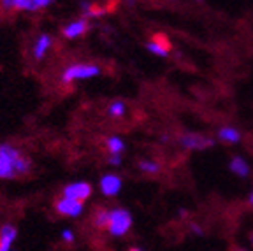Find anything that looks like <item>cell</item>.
Masks as SVG:
<instances>
[{
    "label": "cell",
    "instance_id": "603a6c76",
    "mask_svg": "<svg viewBox=\"0 0 253 251\" xmlns=\"http://www.w3.org/2000/svg\"><path fill=\"white\" fill-rule=\"evenodd\" d=\"M128 251H144V250H141V248H130Z\"/></svg>",
    "mask_w": 253,
    "mask_h": 251
},
{
    "label": "cell",
    "instance_id": "2e32d148",
    "mask_svg": "<svg viewBox=\"0 0 253 251\" xmlns=\"http://www.w3.org/2000/svg\"><path fill=\"white\" fill-rule=\"evenodd\" d=\"M107 113H109V116H113V118H122L123 114L126 113V106L123 100H113V102L107 106Z\"/></svg>",
    "mask_w": 253,
    "mask_h": 251
},
{
    "label": "cell",
    "instance_id": "7a4b0ae2",
    "mask_svg": "<svg viewBox=\"0 0 253 251\" xmlns=\"http://www.w3.org/2000/svg\"><path fill=\"white\" fill-rule=\"evenodd\" d=\"M134 218H132L130 211L123 208H115L109 211V221H107V234L113 237H122L128 234L132 228Z\"/></svg>",
    "mask_w": 253,
    "mask_h": 251
},
{
    "label": "cell",
    "instance_id": "44dd1931",
    "mask_svg": "<svg viewBox=\"0 0 253 251\" xmlns=\"http://www.w3.org/2000/svg\"><path fill=\"white\" fill-rule=\"evenodd\" d=\"M107 162H109L111 167H118V165H122V155H109Z\"/></svg>",
    "mask_w": 253,
    "mask_h": 251
},
{
    "label": "cell",
    "instance_id": "9a60e30c",
    "mask_svg": "<svg viewBox=\"0 0 253 251\" xmlns=\"http://www.w3.org/2000/svg\"><path fill=\"white\" fill-rule=\"evenodd\" d=\"M106 148L109 151V155H122V151L125 149V142H123V139L113 135V137H107Z\"/></svg>",
    "mask_w": 253,
    "mask_h": 251
},
{
    "label": "cell",
    "instance_id": "5b68a950",
    "mask_svg": "<svg viewBox=\"0 0 253 251\" xmlns=\"http://www.w3.org/2000/svg\"><path fill=\"white\" fill-rule=\"evenodd\" d=\"M55 209L60 216L63 218H78L83 214L84 211V202L76 199H69V197H60L55 202Z\"/></svg>",
    "mask_w": 253,
    "mask_h": 251
},
{
    "label": "cell",
    "instance_id": "277c9868",
    "mask_svg": "<svg viewBox=\"0 0 253 251\" xmlns=\"http://www.w3.org/2000/svg\"><path fill=\"white\" fill-rule=\"evenodd\" d=\"M53 4V0H0L5 11H41Z\"/></svg>",
    "mask_w": 253,
    "mask_h": 251
},
{
    "label": "cell",
    "instance_id": "d6986e66",
    "mask_svg": "<svg viewBox=\"0 0 253 251\" xmlns=\"http://www.w3.org/2000/svg\"><path fill=\"white\" fill-rule=\"evenodd\" d=\"M81 9H83V18H86V20L88 18H95V16L102 14L99 7H95V5L88 4V2H83V4H81Z\"/></svg>",
    "mask_w": 253,
    "mask_h": 251
},
{
    "label": "cell",
    "instance_id": "e0dca14e",
    "mask_svg": "<svg viewBox=\"0 0 253 251\" xmlns=\"http://www.w3.org/2000/svg\"><path fill=\"white\" fill-rule=\"evenodd\" d=\"M107 221H109V211L107 209H99L93 214V225L97 228H107Z\"/></svg>",
    "mask_w": 253,
    "mask_h": 251
},
{
    "label": "cell",
    "instance_id": "d4e9b609",
    "mask_svg": "<svg viewBox=\"0 0 253 251\" xmlns=\"http://www.w3.org/2000/svg\"><path fill=\"white\" fill-rule=\"evenodd\" d=\"M125 2H126V4H130V5H134V2H135V0H125Z\"/></svg>",
    "mask_w": 253,
    "mask_h": 251
},
{
    "label": "cell",
    "instance_id": "3957f363",
    "mask_svg": "<svg viewBox=\"0 0 253 251\" xmlns=\"http://www.w3.org/2000/svg\"><path fill=\"white\" fill-rule=\"evenodd\" d=\"M99 74L100 67L95 63H72V65L65 67V71L62 72V83L71 84L74 81H86Z\"/></svg>",
    "mask_w": 253,
    "mask_h": 251
},
{
    "label": "cell",
    "instance_id": "8fae6325",
    "mask_svg": "<svg viewBox=\"0 0 253 251\" xmlns=\"http://www.w3.org/2000/svg\"><path fill=\"white\" fill-rule=\"evenodd\" d=\"M146 49L155 56H167V55H169V51H170L169 39H166V37H162V36L153 37L151 41H148Z\"/></svg>",
    "mask_w": 253,
    "mask_h": 251
},
{
    "label": "cell",
    "instance_id": "6da1fadb",
    "mask_svg": "<svg viewBox=\"0 0 253 251\" xmlns=\"http://www.w3.org/2000/svg\"><path fill=\"white\" fill-rule=\"evenodd\" d=\"M30 160L18 151L14 146L0 144V179H14V177L27 176L30 172Z\"/></svg>",
    "mask_w": 253,
    "mask_h": 251
},
{
    "label": "cell",
    "instance_id": "30bf717a",
    "mask_svg": "<svg viewBox=\"0 0 253 251\" xmlns=\"http://www.w3.org/2000/svg\"><path fill=\"white\" fill-rule=\"evenodd\" d=\"M18 228L12 223H4L0 227V251H12L14 250Z\"/></svg>",
    "mask_w": 253,
    "mask_h": 251
},
{
    "label": "cell",
    "instance_id": "ffe728a7",
    "mask_svg": "<svg viewBox=\"0 0 253 251\" xmlns=\"http://www.w3.org/2000/svg\"><path fill=\"white\" fill-rule=\"evenodd\" d=\"M60 237H62L63 243H67V244H72L76 241V234L72 228H63V230L60 232Z\"/></svg>",
    "mask_w": 253,
    "mask_h": 251
},
{
    "label": "cell",
    "instance_id": "484cf974",
    "mask_svg": "<svg viewBox=\"0 0 253 251\" xmlns=\"http://www.w3.org/2000/svg\"><path fill=\"white\" fill-rule=\"evenodd\" d=\"M234 251H246V250H243V248H239V250H234Z\"/></svg>",
    "mask_w": 253,
    "mask_h": 251
},
{
    "label": "cell",
    "instance_id": "52a82bcc",
    "mask_svg": "<svg viewBox=\"0 0 253 251\" xmlns=\"http://www.w3.org/2000/svg\"><path fill=\"white\" fill-rule=\"evenodd\" d=\"M179 142L185 149H192V151H202L214 144L213 139L206 137L202 133H183Z\"/></svg>",
    "mask_w": 253,
    "mask_h": 251
},
{
    "label": "cell",
    "instance_id": "8992f818",
    "mask_svg": "<svg viewBox=\"0 0 253 251\" xmlns=\"http://www.w3.org/2000/svg\"><path fill=\"white\" fill-rule=\"evenodd\" d=\"M93 193V188H91L90 183L86 181H72L69 185L63 186V197H69V199H76V200H81V202H86L88 199L91 197Z\"/></svg>",
    "mask_w": 253,
    "mask_h": 251
},
{
    "label": "cell",
    "instance_id": "7402d4cb",
    "mask_svg": "<svg viewBox=\"0 0 253 251\" xmlns=\"http://www.w3.org/2000/svg\"><path fill=\"white\" fill-rule=\"evenodd\" d=\"M190 230L194 232V234H197V236H204V230H202V227H199L197 223L190 225Z\"/></svg>",
    "mask_w": 253,
    "mask_h": 251
},
{
    "label": "cell",
    "instance_id": "cb8c5ba5",
    "mask_svg": "<svg viewBox=\"0 0 253 251\" xmlns=\"http://www.w3.org/2000/svg\"><path fill=\"white\" fill-rule=\"evenodd\" d=\"M250 204H252V206H253V192H252V193H250Z\"/></svg>",
    "mask_w": 253,
    "mask_h": 251
},
{
    "label": "cell",
    "instance_id": "9c48e42d",
    "mask_svg": "<svg viewBox=\"0 0 253 251\" xmlns=\"http://www.w3.org/2000/svg\"><path fill=\"white\" fill-rule=\"evenodd\" d=\"M99 188H100V192H102V195H106V197L118 195L120 190H122V177L113 172L104 174L99 181Z\"/></svg>",
    "mask_w": 253,
    "mask_h": 251
},
{
    "label": "cell",
    "instance_id": "ba28073f",
    "mask_svg": "<svg viewBox=\"0 0 253 251\" xmlns=\"http://www.w3.org/2000/svg\"><path fill=\"white\" fill-rule=\"evenodd\" d=\"M88 28H90V25H88L86 18H78V20L69 21V23L63 27L62 34L65 39L74 41V39H79V37H83L88 32Z\"/></svg>",
    "mask_w": 253,
    "mask_h": 251
},
{
    "label": "cell",
    "instance_id": "5bb4252c",
    "mask_svg": "<svg viewBox=\"0 0 253 251\" xmlns=\"http://www.w3.org/2000/svg\"><path fill=\"white\" fill-rule=\"evenodd\" d=\"M218 139L227 144H237L241 141V132L234 126H223V128L218 130Z\"/></svg>",
    "mask_w": 253,
    "mask_h": 251
},
{
    "label": "cell",
    "instance_id": "4316f807",
    "mask_svg": "<svg viewBox=\"0 0 253 251\" xmlns=\"http://www.w3.org/2000/svg\"><path fill=\"white\" fill-rule=\"evenodd\" d=\"M12 251H16V250H12Z\"/></svg>",
    "mask_w": 253,
    "mask_h": 251
},
{
    "label": "cell",
    "instance_id": "4fadbf2b",
    "mask_svg": "<svg viewBox=\"0 0 253 251\" xmlns=\"http://www.w3.org/2000/svg\"><path fill=\"white\" fill-rule=\"evenodd\" d=\"M229 169H230V172L236 174V176L246 177L250 174V164L243 157H234L229 164Z\"/></svg>",
    "mask_w": 253,
    "mask_h": 251
},
{
    "label": "cell",
    "instance_id": "7c38bea8",
    "mask_svg": "<svg viewBox=\"0 0 253 251\" xmlns=\"http://www.w3.org/2000/svg\"><path fill=\"white\" fill-rule=\"evenodd\" d=\"M51 46H53L51 36H47V34H41V36L36 39V42H34V47H32L34 58H36V60H42L44 56L47 55V51L51 49Z\"/></svg>",
    "mask_w": 253,
    "mask_h": 251
},
{
    "label": "cell",
    "instance_id": "ac0fdd59",
    "mask_svg": "<svg viewBox=\"0 0 253 251\" xmlns=\"http://www.w3.org/2000/svg\"><path fill=\"white\" fill-rule=\"evenodd\" d=\"M139 170L144 174H158L160 172V165L153 160H141L139 162Z\"/></svg>",
    "mask_w": 253,
    "mask_h": 251
}]
</instances>
